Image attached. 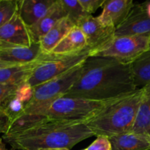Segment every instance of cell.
<instances>
[{"mask_svg":"<svg viewBox=\"0 0 150 150\" xmlns=\"http://www.w3.org/2000/svg\"><path fill=\"white\" fill-rule=\"evenodd\" d=\"M136 89L129 63L107 57H89L82 64L79 79L63 97L107 101Z\"/></svg>","mask_w":150,"mask_h":150,"instance_id":"obj_1","label":"cell"},{"mask_svg":"<svg viewBox=\"0 0 150 150\" xmlns=\"http://www.w3.org/2000/svg\"><path fill=\"white\" fill-rule=\"evenodd\" d=\"M92 136H94V133L84 122L46 118L23 131L3 135L1 139L16 150L54 148L71 149L78 143Z\"/></svg>","mask_w":150,"mask_h":150,"instance_id":"obj_2","label":"cell"},{"mask_svg":"<svg viewBox=\"0 0 150 150\" xmlns=\"http://www.w3.org/2000/svg\"><path fill=\"white\" fill-rule=\"evenodd\" d=\"M144 87L114 100L99 113L85 122L94 136L110 138L132 130Z\"/></svg>","mask_w":150,"mask_h":150,"instance_id":"obj_3","label":"cell"},{"mask_svg":"<svg viewBox=\"0 0 150 150\" xmlns=\"http://www.w3.org/2000/svg\"><path fill=\"white\" fill-rule=\"evenodd\" d=\"M84 63V62H83ZM79 64L66 73L32 88V96L22 114L44 115L56 100L65 96L82 73V64Z\"/></svg>","mask_w":150,"mask_h":150,"instance_id":"obj_4","label":"cell"},{"mask_svg":"<svg viewBox=\"0 0 150 150\" xmlns=\"http://www.w3.org/2000/svg\"><path fill=\"white\" fill-rule=\"evenodd\" d=\"M114 100L98 101L81 98L62 97L50 105L44 116L50 120L85 122Z\"/></svg>","mask_w":150,"mask_h":150,"instance_id":"obj_5","label":"cell"},{"mask_svg":"<svg viewBox=\"0 0 150 150\" xmlns=\"http://www.w3.org/2000/svg\"><path fill=\"white\" fill-rule=\"evenodd\" d=\"M90 53V50H86L69 55L44 54L26 83L32 88L46 83L83 63Z\"/></svg>","mask_w":150,"mask_h":150,"instance_id":"obj_6","label":"cell"},{"mask_svg":"<svg viewBox=\"0 0 150 150\" xmlns=\"http://www.w3.org/2000/svg\"><path fill=\"white\" fill-rule=\"evenodd\" d=\"M149 50V36H115L106 46L90 54V57H107L123 63H132Z\"/></svg>","mask_w":150,"mask_h":150,"instance_id":"obj_7","label":"cell"},{"mask_svg":"<svg viewBox=\"0 0 150 150\" xmlns=\"http://www.w3.org/2000/svg\"><path fill=\"white\" fill-rule=\"evenodd\" d=\"M76 26L82 30L91 53L104 48L115 38V28L104 26L91 15L85 16Z\"/></svg>","mask_w":150,"mask_h":150,"instance_id":"obj_8","label":"cell"},{"mask_svg":"<svg viewBox=\"0 0 150 150\" xmlns=\"http://www.w3.org/2000/svg\"><path fill=\"white\" fill-rule=\"evenodd\" d=\"M124 35L150 36V16L141 4H135L124 21L116 28L115 36Z\"/></svg>","mask_w":150,"mask_h":150,"instance_id":"obj_9","label":"cell"},{"mask_svg":"<svg viewBox=\"0 0 150 150\" xmlns=\"http://www.w3.org/2000/svg\"><path fill=\"white\" fill-rule=\"evenodd\" d=\"M0 41L19 46H30L34 42L29 27L21 18L18 11L8 22L0 27Z\"/></svg>","mask_w":150,"mask_h":150,"instance_id":"obj_10","label":"cell"},{"mask_svg":"<svg viewBox=\"0 0 150 150\" xmlns=\"http://www.w3.org/2000/svg\"><path fill=\"white\" fill-rule=\"evenodd\" d=\"M134 5L132 0H105L97 18L104 26L116 29L124 21Z\"/></svg>","mask_w":150,"mask_h":150,"instance_id":"obj_11","label":"cell"},{"mask_svg":"<svg viewBox=\"0 0 150 150\" xmlns=\"http://www.w3.org/2000/svg\"><path fill=\"white\" fill-rule=\"evenodd\" d=\"M44 54L39 42H33L30 46L9 45L0 49V59L14 64H25L37 61Z\"/></svg>","mask_w":150,"mask_h":150,"instance_id":"obj_12","label":"cell"},{"mask_svg":"<svg viewBox=\"0 0 150 150\" xmlns=\"http://www.w3.org/2000/svg\"><path fill=\"white\" fill-rule=\"evenodd\" d=\"M66 13L63 9L60 0H55L44 16L32 26H29V32L34 42H38L51 27L63 18L66 17Z\"/></svg>","mask_w":150,"mask_h":150,"instance_id":"obj_13","label":"cell"},{"mask_svg":"<svg viewBox=\"0 0 150 150\" xmlns=\"http://www.w3.org/2000/svg\"><path fill=\"white\" fill-rule=\"evenodd\" d=\"M55 0H21L18 1V13L29 27L39 21Z\"/></svg>","mask_w":150,"mask_h":150,"instance_id":"obj_14","label":"cell"},{"mask_svg":"<svg viewBox=\"0 0 150 150\" xmlns=\"http://www.w3.org/2000/svg\"><path fill=\"white\" fill-rule=\"evenodd\" d=\"M86 50L90 49L87 46L85 36L82 30L75 26L53 48L51 53L57 55H69L83 52Z\"/></svg>","mask_w":150,"mask_h":150,"instance_id":"obj_15","label":"cell"},{"mask_svg":"<svg viewBox=\"0 0 150 150\" xmlns=\"http://www.w3.org/2000/svg\"><path fill=\"white\" fill-rule=\"evenodd\" d=\"M109 139L112 150H150V139L146 135L131 131L113 136Z\"/></svg>","mask_w":150,"mask_h":150,"instance_id":"obj_16","label":"cell"},{"mask_svg":"<svg viewBox=\"0 0 150 150\" xmlns=\"http://www.w3.org/2000/svg\"><path fill=\"white\" fill-rule=\"evenodd\" d=\"M39 59L29 64H14L0 68V84L20 86L26 83Z\"/></svg>","mask_w":150,"mask_h":150,"instance_id":"obj_17","label":"cell"},{"mask_svg":"<svg viewBox=\"0 0 150 150\" xmlns=\"http://www.w3.org/2000/svg\"><path fill=\"white\" fill-rule=\"evenodd\" d=\"M75 26L67 16L59 20L45 35L39 40L41 50L45 54H49L58 42Z\"/></svg>","mask_w":150,"mask_h":150,"instance_id":"obj_18","label":"cell"},{"mask_svg":"<svg viewBox=\"0 0 150 150\" xmlns=\"http://www.w3.org/2000/svg\"><path fill=\"white\" fill-rule=\"evenodd\" d=\"M33 89L26 83L20 85L16 94L6 103L2 111L8 117L10 122L21 115L25 106L32 96Z\"/></svg>","mask_w":150,"mask_h":150,"instance_id":"obj_19","label":"cell"},{"mask_svg":"<svg viewBox=\"0 0 150 150\" xmlns=\"http://www.w3.org/2000/svg\"><path fill=\"white\" fill-rule=\"evenodd\" d=\"M144 89V95L138 107L132 132L147 136L150 130V87L147 85Z\"/></svg>","mask_w":150,"mask_h":150,"instance_id":"obj_20","label":"cell"},{"mask_svg":"<svg viewBox=\"0 0 150 150\" xmlns=\"http://www.w3.org/2000/svg\"><path fill=\"white\" fill-rule=\"evenodd\" d=\"M134 83L137 89L150 83V50H148L130 63Z\"/></svg>","mask_w":150,"mask_h":150,"instance_id":"obj_21","label":"cell"},{"mask_svg":"<svg viewBox=\"0 0 150 150\" xmlns=\"http://www.w3.org/2000/svg\"><path fill=\"white\" fill-rule=\"evenodd\" d=\"M60 2L66 13V16L74 26H77L85 16H88L84 11L79 0H60Z\"/></svg>","mask_w":150,"mask_h":150,"instance_id":"obj_22","label":"cell"},{"mask_svg":"<svg viewBox=\"0 0 150 150\" xmlns=\"http://www.w3.org/2000/svg\"><path fill=\"white\" fill-rule=\"evenodd\" d=\"M18 11V1L0 0V27L12 18Z\"/></svg>","mask_w":150,"mask_h":150,"instance_id":"obj_23","label":"cell"},{"mask_svg":"<svg viewBox=\"0 0 150 150\" xmlns=\"http://www.w3.org/2000/svg\"><path fill=\"white\" fill-rule=\"evenodd\" d=\"M19 86L0 84V109L2 110L6 103L16 94Z\"/></svg>","mask_w":150,"mask_h":150,"instance_id":"obj_24","label":"cell"},{"mask_svg":"<svg viewBox=\"0 0 150 150\" xmlns=\"http://www.w3.org/2000/svg\"><path fill=\"white\" fill-rule=\"evenodd\" d=\"M86 150H112L110 139L107 136H97L96 140L86 148Z\"/></svg>","mask_w":150,"mask_h":150,"instance_id":"obj_25","label":"cell"},{"mask_svg":"<svg viewBox=\"0 0 150 150\" xmlns=\"http://www.w3.org/2000/svg\"><path fill=\"white\" fill-rule=\"evenodd\" d=\"M104 1L105 0H79V2L84 11L88 15L92 16L99 7H102Z\"/></svg>","mask_w":150,"mask_h":150,"instance_id":"obj_26","label":"cell"},{"mask_svg":"<svg viewBox=\"0 0 150 150\" xmlns=\"http://www.w3.org/2000/svg\"><path fill=\"white\" fill-rule=\"evenodd\" d=\"M10 122L8 117L2 110L0 109V133L4 134L7 132Z\"/></svg>","mask_w":150,"mask_h":150,"instance_id":"obj_27","label":"cell"},{"mask_svg":"<svg viewBox=\"0 0 150 150\" xmlns=\"http://www.w3.org/2000/svg\"><path fill=\"white\" fill-rule=\"evenodd\" d=\"M141 5L143 6L146 13H148L149 16H150V1H146V2L141 3Z\"/></svg>","mask_w":150,"mask_h":150,"instance_id":"obj_28","label":"cell"},{"mask_svg":"<svg viewBox=\"0 0 150 150\" xmlns=\"http://www.w3.org/2000/svg\"><path fill=\"white\" fill-rule=\"evenodd\" d=\"M14 65V64H12V63L7 62H4L3 60L0 59V68H3V67H9V66Z\"/></svg>","mask_w":150,"mask_h":150,"instance_id":"obj_29","label":"cell"},{"mask_svg":"<svg viewBox=\"0 0 150 150\" xmlns=\"http://www.w3.org/2000/svg\"><path fill=\"white\" fill-rule=\"evenodd\" d=\"M0 150H7V148H6L5 144H4L3 140L0 142Z\"/></svg>","mask_w":150,"mask_h":150,"instance_id":"obj_30","label":"cell"},{"mask_svg":"<svg viewBox=\"0 0 150 150\" xmlns=\"http://www.w3.org/2000/svg\"><path fill=\"white\" fill-rule=\"evenodd\" d=\"M41 150H70L67 148H54V149H44Z\"/></svg>","mask_w":150,"mask_h":150,"instance_id":"obj_31","label":"cell"},{"mask_svg":"<svg viewBox=\"0 0 150 150\" xmlns=\"http://www.w3.org/2000/svg\"><path fill=\"white\" fill-rule=\"evenodd\" d=\"M10 45V44L5 43V42H1V41H0V49H1V48H3V47L7 46V45Z\"/></svg>","mask_w":150,"mask_h":150,"instance_id":"obj_32","label":"cell"},{"mask_svg":"<svg viewBox=\"0 0 150 150\" xmlns=\"http://www.w3.org/2000/svg\"><path fill=\"white\" fill-rule=\"evenodd\" d=\"M147 136H149V139H150V130H149V133H148V134H147Z\"/></svg>","mask_w":150,"mask_h":150,"instance_id":"obj_33","label":"cell"},{"mask_svg":"<svg viewBox=\"0 0 150 150\" xmlns=\"http://www.w3.org/2000/svg\"><path fill=\"white\" fill-rule=\"evenodd\" d=\"M7 150H16V149H13V148H11V149H7Z\"/></svg>","mask_w":150,"mask_h":150,"instance_id":"obj_34","label":"cell"},{"mask_svg":"<svg viewBox=\"0 0 150 150\" xmlns=\"http://www.w3.org/2000/svg\"><path fill=\"white\" fill-rule=\"evenodd\" d=\"M149 50H150V36H149Z\"/></svg>","mask_w":150,"mask_h":150,"instance_id":"obj_35","label":"cell"},{"mask_svg":"<svg viewBox=\"0 0 150 150\" xmlns=\"http://www.w3.org/2000/svg\"><path fill=\"white\" fill-rule=\"evenodd\" d=\"M1 141H2V139H1V138H0V142H1Z\"/></svg>","mask_w":150,"mask_h":150,"instance_id":"obj_36","label":"cell"},{"mask_svg":"<svg viewBox=\"0 0 150 150\" xmlns=\"http://www.w3.org/2000/svg\"><path fill=\"white\" fill-rule=\"evenodd\" d=\"M148 86H149V87H150V83H149V84H148Z\"/></svg>","mask_w":150,"mask_h":150,"instance_id":"obj_37","label":"cell"},{"mask_svg":"<svg viewBox=\"0 0 150 150\" xmlns=\"http://www.w3.org/2000/svg\"><path fill=\"white\" fill-rule=\"evenodd\" d=\"M82 150H86V149H82Z\"/></svg>","mask_w":150,"mask_h":150,"instance_id":"obj_38","label":"cell"}]
</instances>
